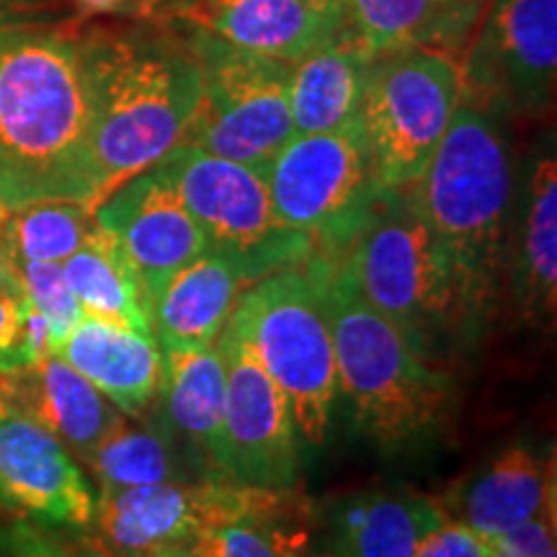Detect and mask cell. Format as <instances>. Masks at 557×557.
Segmentation results:
<instances>
[{"label":"cell","mask_w":557,"mask_h":557,"mask_svg":"<svg viewBox=\"0 0 557 557\" xmlns=\"http://www.w3.org/2000/svg\"><path fill=\"white\" fill-rule=\"evenodd\" d=\"M96 207L90 99L78 34L0 26V209Z\"/></svg>","instance_id":"1"},{"label":"cell","mask_w":557,"mask_h":557,"mask_svg":"<svg viewBox=\"0 0 557 557\" xmlns=\"http://www.w3.org/2000/svg\"><path fill=\"white\" fill-rule=\"evenodd\" d=\"M325 256V253H323ZM369 308L431 364L444 367L483 333L487 299L444 253L410 189H380L344 246L329 253Z\"/></svg>","instance_id":"2"},{"label":"cell","mask_w":557,"mask_h":557,"mask_svg":"<svg viewBox=\"0 0 557 557\" xmlns=\"http://www.w3.org/2000/svg\"><path fill=\"white\" fill-rule=\"evenodd\" d=\"M90 99L96 205L176 150L199 103V67L169 32L107 29L78 34Z\"/></svg>","instance_id":"3"},{"label":"cell","mask_w":557,"mask_h":557,"mask_svg":"<svg viewBox=\"0 0 557 557\" xmlns=\"http://www.w3.org/2000/svg\"><path fill=\"white\" fill-rule=\"evenodd\" d=\"M315 256L338 389L354 426L382 449L429 436L455 398L449 372L423 359L385 315L369 308L336 261L318 250Z\"/></svg>","instance_id":"4"},{"label":"cell","mask_w":557,"mask_h":557,"mask_svg":"<svg viewBox=\"0 0 557 557\" xmlns=\"http://www.w3.org/2000/svg\"><path fill=\"white\" fill-rule=\"evenodd\" d=\"M408 189L444 253L487 299L496 297L513 194L511 150L496 111L462 94L449 129Z\"/></svg>","instance_id":"5"},{"label":"cell","mask_w":557,"mask_h":557,"mask_svg":"<svg viewBox=\"0 0 557 557\" xmlns=\"http://www.w3.org/2000/svg\"><path fill=\"white\" fill-rule=\"evenodd\" d=\"M227 325L287 400L299 447H323L338 380L315 250L250 284Z\"/></svg>","instance_id":"6"},{"label":"cell","mask_w":557,"mask_h":557,"mask_svg":"<svg viewBox=\"0 0 557 557\" xmlns=\"http://www.w3.org/2000/svg\"><path fill=\"white\" fill-rule=\"evenodd\" d=\"M199 67V103L181 145L263 171L295 137L292 62L230 45L189 24L184 37Z\"/></svg>","instance_id":"7"},{"label":"cell","mask_w":557,"mask_h":557,"mask_svg":"<svg viewBox=\"0 0 557 557\" xmlns=\"http://www.w3.org/2000/svg\"><path fill=\"white\" fill-rule=\"evenodd\" d=\"M459 99L462 67L455 54L406 50L372 60L359 122L380 189H406L421 176Z\"/></svg>","instance_id":"8"},{"label":"cell","mask_w":557,"mask_h":557,"mask_svg":"<svg viewBox=\"0 0 557 557\" xmlns=\"http://www.w3.org/2000/svg\"><path fill=\"white\" fill-rule=\"evenodd\" d=\"M158 171L197 220L207 246L246 261L261 276L295 267L315 250L310 235L278 220L263 171L191 145L171 150Z\"/></svg>","instance_id":"9"},{"label":"cell","mask_w":557,"mask_h":557,"mask_svg":"<svg viewBox=\"0 0 557 557\" xmlns=\"http://www.w3.org/2000/svg\"><path fill=\"white\" fill-rule=\"evenodd\" d=\"M278 493L222 475L99 487L88 534L109 557H189L207 529L246 517Z\"/></svg>","instance_id":"10"},{"label":"cell","mask_w":557,"mask_h":557,"mask_svg":"<svg viewBox=\"0 0 557 557\" xmlns=\"http://www.w3.org/2000/svg\"><path fill=\"white\" fill-rule=\"evenodd\" d=\"M284 225L310 235L318 253L344 246L380 191L359 116L318 135H295L263 169Z\"/></svg>","instance_id":"11"},{"label":"cell","mask_w":557,"mask_h":557,"mask_svg":"<svg viewBox=\"0 0 557 557\" xmlns=\"http://www.w3.org/2000/svg\"><path fill=\"white\" fill-rule=\"evenodd\" d=\"M459 67L462 94L480 107L545 114L557 78V0H493Z\"/></svg>","instance_id":"12"},{"label":"cell","mask_w":557,"mask_h":557,"mask_svg":"<svg viewBox=\"0 0 557 557\" xmlns=\"http://www.w3.org/2000/svg\"><path fill=\"white\" fill-rule=\"evenodd\" d=\"M218 344L227 380L214 470L243 485L295 491L299 438L287 400L227 323Z\"/></svg>","instance_id":"13"},{"label":"cell","mask_w":557,"mask_h":557,"mask_svg":"<svg viewBox=\"0 0 557 557\" xmlns=\"http://www.w3.org/2000/svg\"><path fill=\"white\" fill-rule=\"evenodd\" d=\"M0 508L13 519L88 532L96 491L65 444L16 408H0Z\"/></svg>","instance_id":"14"},{"label":"cell","mask_w":557,"mask_h":557,"mask_svg":"<svg viewBox=\"0 0 557 557\" xmlns=\"http://www.w3.org/2000/svg\"><path fill=\"white\" fill-rule=\"evenodd\" d=\"M94 218L127 256L143 278L148 299L173 271L199 259L209 248L197 220L158 165L107 194L94 207Z\"/></svg>","instance_id":"15"},{"label":"cell","mask_w":557,"mask_h":557,"mask_svg":"<svg viewBox=\"0 0 557 557\" xmlns=\"http://www.w3.org/2000/svg\"><path fill=\"white\" fill-rule=\"evenodd\" d=\"M214 37L297 62L344 29V0H197L178 16Z\"/></svg>","instance_id":"16"},{"label":"cell","mask_w":557,"mask_h":557,"mask_svg":"<svg viewBox=\"0 0 557 557\" xmlns=\"http://www.w3.org/2000/svg\"><path fill=\"white\" fill-rule=\"evenodd\" d=\"M263 278L235 256L207 248L150 295V323L160 348L212 344L250 284Z\"/></svg>","instance_id":"17"},{"label":"cell","mask_w":557,"mask_h":557,"mask_svg":"<svg viewBox=\"0 0 557 557\" xmlns=\"http://www.w3.org/2000/svg\"><path fill=\"white\" fill-rule=\"evenodd\" d=\"M3 403L26 413L86 462L122 410L58 354L0 374Z\"/></svg>","instance_id":"18"},{"label":"cell","mask_w":557,"mask_h":557,"mask_svg":"<svg viewBox=\"0 0 557 557\" xmlns=\"http://www.w3.org/2000/svg\"><path fill=\"white\" fill-rule=\"evenodd\" d=\"M438 504L493 542L555 506V459L529 444H511Z\"/></svg>","instance_id":"19"},{"label":"cell","mask_w":557,"mask_h":557,"mask_svg":"<svg viewBox=\"0 0 557 557\" xmlns=\"http://www.w3.org/2000/svg\"><path fill=\"white\" fill-rule=\"evenodd\" d=\"M58 357L81 372L124 416H143L158 400L163 351L158 341L99 318H83L62 341Z\"/></svg>","instance_id":"20"},{"label":"cell","mask_w":557,"mask_h":557,"mask_svg":"<svg viewBox=\"0 0 557 557\" xmlns=\"http://www.w3.org/2000/svg\"><path fill=\"white\" fill-rule=\"evenodd\" d=\"M478 0H344V34L369 58L406 50L455 54L472 39Z\"/></svg>","instance_id":"21"},{"label":"cell","mask_w":557,"mask_h":557,"mask_svg":"<svg viewBox=\"0 0 557 557\" xmlns=\"http://www.w3.org/2000/svg\"><path fill=\"white\" fill-rule=\"evenodd\" d=\"M438 511V500L406 487L351 493L325 517L323 557H413L416 542Z\"/></svg>","instance_id":"22"},{"label":"cell","mask_w":557,"mask_h":557,"mask_svg":"<svg viewBox=\"0 0 557 557\" xmlns=\"http://www.w3.org/2000/svg\"><path fill=\"white\" fill-rule=\"evenodd\" d=\"M372 60L341 29L329 45L292 62L289 114L295 135H318L357 120Z\"/></svg>","instance_id":"23"},{"label":"cell","mask_w":557,"mask_h":557,"mask_svg":"<svg viewBox=\"0 0 557 557\" xmlns=\"http://www.w3.org/2000/svg\"><path fill=\"white\" fill-rule=\"evenodd\" d=\"M160 351H163V382L158 398L163 400L165 426L171 429V434L184 438L197 451V457L214 470L227 380L225 357L218 338L207 346L160 348Z\"/></svg>","instance_id":"24"},{"label":"cell","mask_w":557,"mask_h":557,"mask_svg":"<svg viewBox=\"0 0 557 557\" xmlns=\"http://www.w3.org/2000/svg\"><path fill=\"white\" fill-rule=\"evenodd\" d=\"M521 315L532 325H553L557 310V163L540 156L529 176L517 263Z\"/></svg>","instance_id":"25"},{"label":"cell","mask_w":557,"mask_h":557,"mask_svg":"<svg viewBox=\"0 0 557 557\" xmlns=\"http://www.w3.org/2000/svg\"><path fill=\"white\" fill-rule=\"evenodd\" d=\"M62 271L88 318L109 320L156 338L143 278L107 230L96 227V233L62 261Z\"/></svg>","instance_id":"26"},{"label":"cell","mask_w":557,"mask_h":557,"mask_svg":"<svg viewBox=\"0 0 557 557\" xmlns=\"http://www.w3.org/2000/svg\"><path fill=\"white\" fill-rule=\"evenodd\" d=\"M86 465L99 487H135L186 480L176 444L165 421H145L143 416H124L111 426Z\"/></svg>","instance_id":"27"},{"label":"cell","mask_w":557,"mask_h":557,"mask_svg":"<svg viewBox=\"0 0 557 557\" xmlns=\"http://www.w3.org/2000/svg\"><path fill=\"white\" fill-rule=\"evenodd\" d=\"M292 500L295 493L282 491L246 517L207 529L189 557H312L308 534L292 513Z\"/></svg>","instance_id":"28"},{"label":"cell","mask_w":557,"mask_h":557,"mask_svg":"<svg viewBox=\"0 0 557 557\" xmlns=\"http://www.w3.org/2000/svg\"><path fill=\"white\" fill-rule=\"evenodd\" d=\"M94 209L78 201H39L9 212L5 235L13 259L62 263L96 233Z\"/></svg>","instance_id":"29"},{"label":"cell","mask_w":557,"mask_h":557,"mask_svg":"<svg viewBox=\"0 0 557 557\" xmlns=\"http://www.w3.org/2000/svg\"><path fill=\"white\" fill-rule=\"evenodd\" d=\"M11 269L16 274L21 295L50 329L52 354H58L60 344L70 336V331L86 318L78 297L70 289L62 263L21 261L11 256Z\"/></svg>","instance_id":"30"},{"label":"cell","mask_w":557,"mask_h":557,"mask_svg":"<svg viewBox=\"0 0 557 557\" xmlns=\"http://www.w3.org/2000/svg\"><path fill=\"white\" fill-rule=\"evenodd\" d=\"M52 354L50 329L18 287H0V374L29 367Z\"/></svg>","instance_id":"31"},{"label":"cell","mask_w":557,"mask_h":557,"mask_svg":"<svg viewBox=\"0 0 557 557\" xmlns=\"http://www.w3.org/2000/svg\"><path fill=\"white\" fill-rule=\"evenodd\" d=\"M0 557H109L88 532H62L24 519L0 524Z\"/></svg>","instance_id":"32"},{"label":"cell","mask_w":557,"mask_h":557,"mask_svg":"<svg viewBox=\"0 0 557 557\" xmlns=\"http://www.w3.org/2000/svg\"><path fill=\"white\" fill-rule=\"evenodd\" d=\"M491 542L444 511L442 506L438 517L416 542L413 557H491Z\"/></svg>","instance_id":"33"},{"label":"cell","mask_w":557,"mask_h":557,"mask_svg":"<svg viewBox=\"0 0 557 557\" xmlns=\"http://www.w3.org/2000/svg\"><path fill=\"white\" fill-rule=\"evenodd\" d=\"M491 557H540L555 547V506L493 540Z\"/></svg>","instance_id":"34"},{"label":"cell","mask_w":557,"mask_h":557,"mask_svg":"<svg viewBox=\"0 0 557 557\" xmlns=\"http://www.w3.org/2000/svg\"><path fill=\"white\" fill-rule=\"evenodd\" d=\"M60 0H0V26L13 24H37L45 13H50Z\"/></svg>","instance_id":"35"},{"label":"cell","mask_w":557,"mask_h":557,"mask_svg":"<svg viewBox=\"0 0 557 557\" xmlns=\"http://www.w3.org/2000/svg\"><path fill=\"white\" fill-rule=\"evenodd\" d=\"M78 9L81 18H96V16H139L137 0H73Z\"/></svg>","instance_id":"36"},{"label":"cell","mask_w":557,"mask_h":557,"mask_svg":"<svg viewBox=\"0 0 557 557\" xmlns=\"http://www.w3.org/2000/svg\"><path fill=\"white\" fill-rule=\"evenodd\" d=\"M5 220H9V212L0 209V287H5L3 278L9 274L11 263V250H9V235H5Z\"/></svg>","instance_id":"37"},{"label":"cell","mask_w":557,"mask_h":557,"mask_svg":"<svg viewBox=\"0 0 557 557\" xmlns=\"http://www.w3.org/2000/svg\"><path fill=\"white\" fill-rule=\"evenodd\" d=\"M137 9L139 16H160V13H163V0H137Z\"/></svg>","instance_id":"38"},{"label":"cell","mask_w":557,"mask_h":557,"mask_svg":"<svg viewBox=\"0 0 557 557\" xmlns=\"http://www.w3.org/2000/svg\"><path fill=\"white\" fill-rule=\"evenodd\" d=\"M197 0H163V13H171V16H181L184 11H189Z\"/></svg>","instance_id":"39"},{"label":"cell","mask_w":557,"mask_h":557,"mask_svg":"<svg viewBox=\"0 0 557 557\" xmlns=\"http://www.w3.org/2000/svg\"><path fill=\"white\" fill-rule=\"evenodd\" d=\"M5 406V403H3V389H0V408H3Z\"/></svg>","instance_id":"40"},{"label":"cell","mask_w":557,"mask_h":557,"mask_svg":"<svg viewBox=\"0 0 557 557\" xmlns=\"http://www.w3.org/2000/svg\"><path fill=\"white\" fill-rule=\"evenodd\" d=\"M478 3H485V0H478Z\"/></svg>","instance_id":"41"},{"label":"cell","mask_w":557,"mask_h":557,"mask_svg":"<svg viewBox=\"0 0 557 557\" xmlns=\"http://www.w3.org/2000/svg\"><path fill=\"white\" fill-rule=\"evenodd\" d=\"M320 557H323V555H320Z\"/></svg>","instance_id":"42"}]
</instances>
